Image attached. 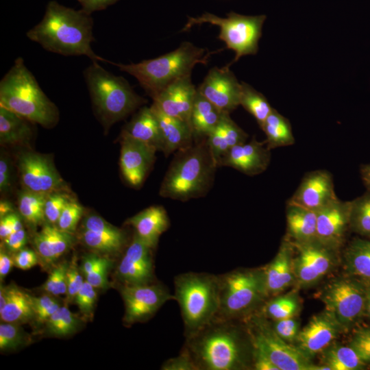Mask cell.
<instances>
[{"instance_id": "6da1fadb", "label": "cell", "mask_w": 370, "mask_h": 370, "mask_svg": "<svg viewBox=\"0 0 370 370\" xmlns=\"http://www.w3.org/2000/svg\"><path fill=\"white\" fill-rule=\"evenodd\" d=\"M93 21L82 9L75 10L50 1L42 21L29 29L27 37L45 50L62 56H86L92 62H108L91 48L95 40Z\"/></svg>"}, {"instance_id": "7a4b0ae2", "label": "cell", "mask_w": 370, "mask_h": 370, "mask_svg": "<svg viewBox=\"0 0 370 370\" xmlns=\"http://www.w3.org/2000/svg\"><path fill=\"white\" fill-rule=\"evenodd\" d=\"M218 165L206 139L177 151L160 188L162 197L186 201L205 195Z\"/></svg>"}, {"instance_id": "3957f363", "label": "cell", "mask_w": 370, "mask_h": 370, "mask_svg": "<svg viewBox=\"0 0 370 370\" xmlns=\"http://www.w3.org/2000/svg\"><path fill=\"white\" fill-rule=\"evenodd\" d=\"M236 320L216 318L193 336L185 347L198 370H235L245 367V344Z\"/></svg>"}, {"instance_id": "277c9868", "label": "cell", "mask_w": 370, "mask_h": 370, "mask_svg": "<svg viewBox=\"0 0 370 370\" xmlns=\"http://www.w3.org/2000/svg\"><path fill=\"white\" fill-rule=\"evenodd\" d=\"M0 106L46 128L53 127L59 119L58 108L44 93L21 57L14 60L0 82Z\"/></svg>"}, {"instance_id": "5b68a950", "label": "cell", "mask_w": 370, "mask_h": 370, "mask_svg": "<svg viewBox=\"0 0 370 370\" xmlns=\"http://www.w3.org/2000/svg\"><path fill=\"white\" fill-rule=\"evenodd\" d=\"M211 54L190 42H183L175 50L153 59L127 64L108 62L134 77L153 99L170 84L190 75L196 64H206Z\"/></svg>"}, {"instance_id": "8992f818", "label": "cell", "mask_w": 370, "mask_h": 370, "mask_svg": "<svg viewBox=\"0 0 370 370\" xmlns=\"http://www.w3.org/2000/svg\"><path fill=\"white\" fill-rule=\"evenodd\" d=\"M177 301L186 338L197 334L214 320L219 308V275L188 272L174 279Z\"/></svg>"}, {"instance_id": "52a82bcc", "label": "cell", "mask_w": 370, "mask_h": 370, "mask_svg": "<svg viewBox=\"0 0 370 370\" xmlns=\"http://www.w3.org/2000/svg\"><path fill=\"white\" fill-rule=\"evenodd\" d=\"M84 77L95 112L106 127L146 102L124 77L110 73L97 62L84 69Z\"/></svg>"}, {"instance_id": "ba28073f", "label": "cell", "mask_w": 370, "mask_h": 370, "mask_svg": "<svg viewBox=\"0 0 370 370\" xmlns=\"http://www.w3.org/2000/svg\"><path fill=\"white\" fill-rule=\"evenodd\" d=\"M219 278L218 319L249 317L267 297L262 268L237 269L220 275Z\"/></svg>"}, {"instance_id": "9c48e42d", "label": "cell", "mask_w": 370, "mask_h": 370, "mask_svg": "<svg viewBox=\"0 0 370 370\" xmlns=\"http://www.w3.org/2000/svg\"><path fill=\"white\" fill-rule=\"evenodd\" d=\"M267 16L264 14L246 16L231 12L227 17L221 18L210 13H204L199 17H188L183 31L195 25L210 23L220 27L218 38L223 41L227 49L235 52L230 66L242 56L255 55L258 51V41L262 36V28Z\"/></svg>"}, {"instance_id": "30bf717a", "label": "cell", "mask_w": 370, "mask_h": 370, "mask_svg": "<svg viewBox=\"0 0 370 370\" xmlns=\"http://www.w3.org/2000/svg\"><path fill=\"white\" fill-rule=\"evenodd\" d=\"M247 328L253 347L263 352L279 370H330L324 365H314L296 345L280 338L261 313L249 317Z\"/></svg>"}, {"instance_id": "8fae6325", "label": "cell", "mask_w": 370, "mask_h": 370, "mask_svg": "<svg viewBox=\"0 0 370 370\" xmlns=\"http://www.w3.org/2000/svg\"><path fill=\"white\" fill-rule=\"evenodd\" d=\"M367 286L352 275L339 277L328 283L320 298L344 332L353 327L365 313Z\"/></svg>"}, {"instance_id": "7c38bea8", "label": "cell", "mask_w": 370, "mask_h": 370, "mask_svg": "<svg viewBox=\"0 0 370 370\" xmlns=\"http://www.w3.org/2000/svg\"><path fill=\"white\" fill-rule=\"evenodd\" d=\"M125 305L124 321L128 325L147 321L168 301L175 300L162 284L126 285L121 288Z\"/></svg>"}, {"instance_id": "4fadbf2b", "label": "cell", "mask_w": 370, "mask_h": 370, "mask_svg": "<svg viewBox=\"0 0 370 370\" xmlns=\"http://www.w3.org/2000/svg\"><path fill=\"white\" fill-rule=\"evenodd\" d=\"M294 247L293 268L295 282L301 287L312 286L323 278L334 264L333 249L315 241Z\"/></svg>"}, {"instance_id": "5bb4252c", "label": "cell", "mask_w": 370, "mask_h": 370, "mask_svg": "<svg viewBox=\"0 0 370 370\" xmlns=\"http://www.w3.org/2000/svg\"><path fill=\"white\" fill-rule=\"evenodd\" d=\"M18 166L25 190L50 194L66 187L51 158L47 156L31 151L23 153L18 158Z\"/></svg>"}, {"instance_id": "9a60e30c", "label": "cell", "mask_w": 370, "mask_h": 370, "mask_svg": "<svg viewBox=\"0 0 370 370\" xmlns=\"http://www.w3.org/2000/svg\"><path fill=\"white\" fill-rule=\"evenodd\" d=\"M197 90L223 113L230 114L240 105L241 83L227 65L212 68Z\"/></svg>"}, {"instance_id": "2e32d148", "label": "cell", "mask_w": 370, "mask_h": 370, "mask_svg": "<svg viewBox=\"0 0 370 370\" xmlns=\"http://www.w3.org/2000/svg\"><path fill=\"white\" fill-rule=\"evenodd\" d=\"M120 168L127 183L140 186L156 159L158 149L147 143L121 134Z\"/></svg>"}, {"instance_id": "e0dca14e", "label": "cell", "mask_w": 370, "mask_h": 370, "mask_svg": "<svg viewBox=\"0 0 370 370\" xmlns=\"http://www.w3.org/2000/svg\"><path fill=\"white\" fill-rule=\"evenodd\" d=\"M153 249L134 234L117 267V276L123 284L136 285L153 282Z\"/></svg>"}, {"instance_id": "ac0fdd59", "label": "cell", "mask_w": 370, "mask_h": 370, "mask_svg": "<svg viewBox=\"0 0 370 370\" xmlns=\"http://www.w3.org/2000/svg\"><path fill=\"white\" fill-rule=\"evenodd\" d=\"M344 332L337 321L325 310L314 314L300 330L297 347L308 357L319 354Z\"/></svg>"}, {"instance_id": "d6986e66", "label": "cell", "mask_w": 370, "mask_h": 370, "mask_svg": "<svg viewBox=\"0 0 370 370\" xmlns=\"http://www.w3.org/2000/svg\"><path fill=\"white\" fill-rule=\"evenodd\" d=\"M351 207L352 201L337 198L317 212V242L333 250L341 245L350 226Z\"/></svg>"}, {"instance_id": "ffe728a7", "label": "cell", "mask_w": 370, "mask_h": 370, "mask_svg": "<svg viewBox=\"0 0 370 370\" xmlns=\"http://www.w3.org/2000/svg\"><path fill=\"white\" fill-rule=\"evenodd\" d=\"M336 199L331 174L317 170L305 175L287 204L318 212Z\"/></svg>"}, {"instance_id": "44dd1931", "label": "cell", "mask_w": 370, "mask_h": 370, "mask_svg": "<svg viewBox=\"0 0 370 370\" xmlns=\"http://www.w3.org/2000/svg\"><path fill=\"white\" fill-rule=\"evenodd\" d=\"M197 89L190 75L182 77L170 84L153 98L154 103L164 114L181 119L190 125Z\"/></svg>"}, {"instance_id": "7402d4cb", "label": "cell", "mask_w": 370, "mask_h": 370, "mask_svg": "<svg viewBox=\"0 0 370 370\" xmlns=\"http://www.w3.org/2000/svg\"><path fill=\"white\" fill-rule=\"evenodd\" d=\"M81 239L88 248L106 254L120 251L125 243L124 232L97 214L83 220Z\"/></svg>"}, {"instance_id": "603a6c76", "label": "cell", "mask_w": 370, "mask_h": 370, "mask_svg": "<svg viewBox=\"0 0 370 370\" xmlns=\"http://www.w3.org/2000/svg\"><path fill=\"white\" fill-rule=\"evenodd\" d=\"M266 141L253 138L233 147L221 159L219 166L234 168L245 175H255L264 171L270 162V150Z\"/></svg>"}, {"instance_id": "cb8c5ba5", "label": "cell", "mask_w": 370, "mask_h": 370, "mask_svg": "<svg viewBox=\"0 0 370 370\" xmlns=\"http://www.w3.org/2000/svg\"><path fill=\"white\" fill-rule=\"evenodd\" d=\"M293 254L294 247L286 238L273 260L262 268L267 297L279 295L295 282Z\"/></svg>"}, {"instance_id": "d4e9b609", "label": "cell", "mask_w": 370, "mask_h": 370, "mask_svg": "<svg viewBox=\"0 0 370 370\" xmlns=\"http://www.w3.org/2000/svg\"><path fill=\"white\" fill-rule=\"evenodd\" d=\"M32 295L15 284L0 288V317L3 322L25 323L34 320Z\"/></svg>"}, {"instance_id": "484cf974", "label": "cell", "mask_w": 370, "mask_h": 370, "mask_svg": "<svg viewBox=\"0 0 370 370\" xmlns=\"http://www.w3.org/2000/svg\"><path fill=\"white\" fill-rule=\"evenodd\" d=\"M74 241L73 234L64 232L50 223L45 224L33 238L36 253L45 264L58 260L72 247Z\"/></svg>"}, {"instance_id": "4316f807", "label": "cell", "mask_w": 370, "mask_h": 370, "mask_svg": "<svg viewBox=\"0 0 370 370\" xmlns=\"http://www.w3.org/2000/svg\"><path fill=\"white\" fill-rule=\"evenodd\" d=\"M135 234L152 248L157 246L160 236L169 227V219L166 210L161 206H152L127 220Z\"/></svg>"}, {"instance_id": "83f0119b", "label": "cell", "mask_w": 370, "mask_h": 370, "mask_svg": "<svg viewBox=\"0 0 370 370\" xmlns=\"http://www.w3.org/2000/svg\"><path fill=\"white\" fill-rule=\"evenodd\" d=\"M159 123L165 156L186 149L194 140L190 125L177 118L162 112L154 103L151 106Z\"/></svg>"}, {"instance_id": "f1b7e54d", "label": "cell", "mask_w": 370, "mask_h": 370, "mask_svg": "<svg viewBox=\"0 0 370 370\" xmlns=\"http://www.w3.org/2000/svg\"><path fill=\"white\" fill-rule=\"evenodd\" d=\"M247 137V134L230 118V114L223 113L219 123L206 138L218 166L223 156L233 147L245 143Z\"/></svg>"}, {"instance_id": "f546056e", "label": "cell", "mask_w": 370, "mask_h": 370, "mask_svg": "<svg viewBox=\"0 0 370 370\" xmlns=\"http://www.w3.org/2000/svg\"><path fill=\"white\" fill-rule=\"evenodd\" d=\"M317 212L287 204L286 238L293 243L304 244L317 241Z\"/></svg>"}, {"instance_id": "4dcf8cb0", "label": "cell", "mask_w": 370, "mask_h": 370, "mask_svg": "<svg viewBox=\"0 0 370 370\" xmlns=\"http://www.w3.org/2000/svg\"><path fill=\"white\" fill-rule=\"evenodd\" d=\"M123 134L163 150V141L158 119L151 107H143L134 116Z\"/></svg>"}, {"instance_id": "1f68e13d", "label": "cell", "mask_w": 370, "mask_h": 370, "mask_svg": "<svg viewBox=\"0 0 370 370\" xmlns=\"http://www.w3.org/2000/svg\"><path fill=\"white\" fill-rule=\"evenodd\" d=\"M223 113L197 88L190 120L194 140L206 139L219 123Z\"/></svg>"}, {"instance_id": "d6a6232c", "label": "cell", "mask_w": 370, "mask_h": 370, "mask_svg": "<svg viewBox=\"0 0 370 370\" xmlns=\"http://www.w3.org/2000/svg\"><path fill=\"white\" fill-rule=\"evenodd\" d=\"M27 119L0 106V142L2 145L26 144L32 138V128Z\"/></svg>"}, {"instance_id": "836d02e7", "label": "cell", "mask_w": 370, "mask_h": 370, "mask_svg": "<svg viewBox=\"0 0 370 370\" xmlns=\"http://www.w3.org/2000/svg\"><path fill=\"white\" fill-rule=\"evenodd\" d=\"M344 258L349 275L370 285V241L354 239L347 248Z\"/></svg>"}, {"instance_id": "e575fe53", "label": "cell", "mask_w": 370, "mask_h": 370, "mask_svg": "<svg viewBox=\"0 0 370 370\" xmlns=\"http://www.w3.org/2000/svg\"><path fill=\"white\" fill-rule=\"evenodd\" d=\"M319 354L321 365L328 366L330 370H360L367 366L349 345L334 342Z\"/></svg>"}, {"instance_id": "d590c367", "label": "cell", "mask_w": 370, "mask_h": 370, "mask_svg": "<svg viewBox=\"0 0 370 370\" xmlns=\"http://www.w3.org/2000/svg\"><path fill=\"white\" fill-rule=\"evenodd\" d=\"M260 128L265 133L266 145L269 150L295 143L290 122L274 108Z\"/></svg>"}, {"instance_id": "8d00e7d4", "label": "cell", "mask_w": 370, "mask_h": 370, "mask_svg": "<svg viewBox=\"0 0 370 370\" xmlns=\"http://www.w3.org/2000/svg\"><path fill=\"white\" fill-rule=\"evenodd\" d=\"M49 195L27 190L18 195V208L20 215L31 226L36 227L46 221L45 204Z\"/></svg>"}, {"instance_id": "74e56055", "label": "cell", "mask_w": 370, "mask_h": 370, "mask_svg": "<svg viewBox=\"0 0 370 370\" xmlns=\"http://www.w3.org/2000/svg\"><path fill=\"white\" fill-rule=\"evenodd\" d=\"M240 105L255 118L260 127L273 109L261 92L244 82L241 83Z\"/></svg>"}, {"instance_id": "f35d334b", "label": "cell", "mask_w": 370, "mask_h": 370, "mask_svg": "<svg viewBox=\"0 0 370 370\" xmlns=\"http://www.w3.org/2000/svg\"><path fill=\"white\" fill-rule=\"evenodd\" d=\"M80 319L66 306H60L45 323V333L51 336L63 337L74 334L80 327Z\"/></svg>"}, {"instance_id": "ab89813d", "label": "cell", "mask_w": 370, "mask_h": 370, "mask_svg": "<svg viewBox=\"0 0 370 370\" xmlns=\"http://www.w3.org/2000/svg\"><path fill=\"white\" fill-rule=\"evenodd\" d=\"M299 310V302L295 295L277 297L267 302L261 314L273 321L295 317Z\"/></svg>"}, {"instance_id": "60d3db41", "label": "cell", "mask_w": 370, "mask_h": 370, "mask_svg": "<svg viewBox=\"0 0 370 370\" xmlns=\"http://www.w3.org/2000/svg\"><path fill=\"white\" fill-rule=\"evenodd\" d=\"M350 226L359 234L370 238V190L352 201Z\"/></svg>"}, {"instance_id": "b9f144b4", "label": "cell", "mask_w": 370, "mask_h": 370, "mask_svg": "<svg viewBox=\"0 0 370 370\" xmlns=\"http://www.w3.org/2000/svg\"><path fill=\"white\" fill-rule=\"evenodd\" d=\"M29 340L18 323L1 322L0 324V349L14 350Z\"/></svg>"}, {"instance_id": "7bdbcfd3", "label": "cell", "mask_w": 370, "mask_h": 370, "mask_svg": "<svg viewBox=\"0 0 370 370\" xmlns=\"http://www.w3.org/2000/svg\"><path fill=\"white\" fill-rule=\"evenodd\" d=\"M69 262H63L56 265L51 271L42 290L47 294L58 296L66 293V273Z\"/></svg>"}, {"instance_id": "ee69618b", "label": "cell", "mask_w": 370, "mask_h": 370, "mask_svg": "<svg viewBox=\"0 0 370 370\" xmlns=\"http://www.w3.org/2000/svg\"><path fill=\"white\" fill-rule=\"evenodd\" d=\"M83 212V206L77 201L71 199L62 211L56 225L64 232L73 234Z\"/></svg>"}, {"instance_id": "f6af8a7d", "label": "cell", "mask_w": 370, "mask_h": 370, "mask_svg": "<svg viewBox=\"0 0 370 370\" xmlns=\"http://www.w3.org/2000/svg\"><path fill=\"white\" fill-rule=\"evenodd\" d=\"M70 199L69 195L60 191L50 193L45 204V221L56 225L62 211Z\"/></svg>"}, {"instance_id": "bcb514c9", "label": "cell", "mask_w": 370, "mask_h": 370, "mask_svg": "<svg viewBox=\"0 0 370 370\" xmlns=\"http://www.w3.org/2000/svg\"><path fill=\"white\" fill-rule=\"evenodd\" d=\"M366 364H370V328L362 327L354 331L349 344Z\"/></svg>"}, {"instance_id": "7dc6e473", "label": "cell", "mask_w": 370, "mask_h": 370, "mask_svg": "<svg viewBox=\"0 0 370 370\" xmlns=\"http://www.w3.org/2000/svg\"><path fill=\"white\" fill-rule=\"evenodd\" d=\"M112 262L102 256L99 258L92 269L84 276L85 280L96 288H105L109 285L107 273Z\"/></svg>"}, {"instance_id": "c3c4849f", "label": "cell", "mask_w": 370, "mask_h": 370, "mask_svg": "<svg viewBox=\"0 0 370 370\" xmlns=\"http://www.w3.org/2000/svg\"><path fill=\"white\" fill-rule=\"evenodd\" d=\"M95 288L85 280L75 297V303L77 305L81 312L85 315L90 316L92 313L97 297Z\"/></svg>"}, {"instance_id": "681fc988", "label": "cell", "mask_w": 370, "mask_h": 370, "mask_svg": "<svg viewBox=\"0 0 370 370\" xmlns=\"http://www.w3.org/2000/svg\"><path fill=\"white\" fill-rule=\"evenodd\" d=\"M79 269L77 264L76 258L73 257L72 260L69 263L66 273V299L68 303L74 301L76 294L85 281Z\"/></svg>"}, {"instance_id": "f907efd6", "label": "cell", "mask_w": 370, "mask_h": 370, "mask_svg": "<svg viewBox=\"0 0 370 370\" xmlns=\"http://www.w3.org/2000/svg\"><path fill=\"white\" fill-rule=\"evenodd\" d=\"M272 327L276 334L288 343L295 341L300 331L299 322L295 317L274 321Z\"/></svg>"}, {"instance_id": "816d5d0a", "label": "cell", "mask_w": 370, "mask_h": 370, "mask_svg": "<svg viewBox=\"0 0 370 370\" xmlns=\"http://www.w3.org/2000/svg\"><path fill=\"white\" fill-rule=\"evenodd\" d=\"M162 370H198L192 356L184 346V349L176 357L165 361L161 367Z\"/></svg>"}, {"instance_id": "f5cc1de1", "label": "cell", "mask_w": 370, "mask_h": 370, "mask_svg": "<svg viewBox=\"0 0 370 370\" xmlns=\"http://www.w3.org/2000/svg\"><path fill=\"white\" fill-rule=\"evenodd\" d=\"M13 258L16 267L27 270L38 264L39 257L34 251L24 247L15 253Z\"/></svg>"}, {"instance_id": "db71d44e", "label": "cell", "mask_w": 370, "mask_h": 370, "mask_svg": "<svg viewBox=\"0 0 370 370\" xmlns=\"http://www.w3.org/2000/svg\"><path fill=\"white\" fill-rule=\"evenodd\" d=\"M27 242V235L24 228L10 234L3 240V247L10 253H16L25 247Z\"/></svg>"}, {"instance_id": "11a10c76", "label": "cell", "mask_w": 370, "mask_h": 370, "mask_svg": "<svg viewBox=\"0 0 370 370\" xmlns=\"http://www.w3.org/2000/svg\"><path fill=\"white\" fill-rule=\"evenodd\" d=\"M252 365L256 370H279L263 352L256 348L253 349Z\"/></svg>"}, {"instance_id": "9f6ffc18", "label": "cell", "mask_w": 370, "mask_h": 370, "mask_svg": "<svg viewBox=\"0 0 370 370\" xmlns=\"http://www.w3.org/2000/svg\"><path fill=\"white\" fill-rule=\"evenodd\" d=\"M11 186L10 167L8 159L4 155L0 158V190L1 193L8 191Z\"/></svg>"}, {"instance_id": "6f0895ef", "label": "cell", "mask_w": 370, "mask_h": 370, "mask_svg": "<svg viewBox=\"0 0 370 370\" xmlns=\"http://www.w3.org/2000/svg\"><path fill=\"white\" fill-rule=\"evenodd\" d=\"M33 308L34 310V319L49 306L58 301L55 296L46 293L40 297L32 295Z\"/></svg>"}, {"instance_id": "680465c9", "label": "cell", "mask_w": 370, "mask_h": 370, "mask_svg": "<svg viewBox=\"0 0 370 370\" xmlns=\"http://www.w3.org/2000/svg\"><path fill=\"white\" fill-rule=\"evenodd\" d=\"M82 6V10L90 14L92 12L101 10L116 3L119 0H77Z\"/></svg>"}, {"instance_id": "91938a15", "label": "cell", "mask_w": 370, "mask_h": 370, "mask_svg": "<svg viewBox=\"0 0 370 370\" xmlns=\"http://www.w3.org/2000/svg\"><path fill=\"white\" fill-rule=\"evenodd\" d=\"M14 262V258L5 248L1 247L0 249V279H3L10 273Z\"/></svg>"}, {"instance_id": "94428289", "label": "cell", "mask_w": 370, "mask_h": 370, "mask_svg": "<svg viewBox=\"0 0 370 370\" xmlns=\"http://www.w3.org/2000/svg\"><path fill=\"white\" fill-rule=\"evenodd\" d=\"M14 232L10 214L1 217L0 219V238L3 241L10 234Z\"/></svg>"}, {"instance_id": "6125c7cd", "label": "cell", "mask_w": 370, "mask_h": 370, "mask_svg": "<svg viewBox=\"0 0 370 370\" xmlns=\"http://www.w3.org/2000/svg\"><path fill=\"white\" fill-rule=\"evenodd\" d=\"M12 204L8 201H1L0 202V217L8 215L13 212Z\"/></svg>"}, {"instance_id": "be15d7a7", "label": "cell", "mask_w": 370, "mask_h": 370, "mask_svg": "<svg viewBox=\"0 0 370 370\" xmlns=\"http://www.w3.org/2000/svg\"><path fill=\"white\" fill-rule=\"evenodd\" d=\"M361 177L370 190V164L363 166L361 169Z\"/></svg>"}, {"instance_id": "e7e4bbea", "label": "cell", "mask_w": 370, "mask_h": 370, "mask_svg": "<svg viewBox=\"0 0 370 370\" xmlns=\"http://www.w3.org/2000/svg\"><path fill=\"white\" fill-rule=\"evenodd\" d=\"M365 313L370 317V285L367 286Z\"/></svg>"}]
</instances>
